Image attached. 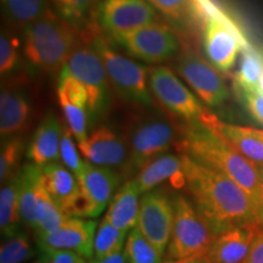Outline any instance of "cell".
Masks as SVG:
<instances>
[{
  "label": "cell",
  "instance_id": "cell-1",
  "mask_svg": "<svg viewBox=\"0 0 263 263\" xmlns=\"http://www.w3.org/2000/svg\"><path fill=\"white\" fill-rule=\"evenodd\" d=\"M182 155L183 188L216 234L235 226L262 223L255 202L238 183L221 171Z\"/></svg>",
  "mask_w": 263,
  "mask_h": 263
},
{
  "label": "cell",
  "instance_id": "cell-2",
  "mask_svg": "<svg viewBox=\"0 0 263 263\" xmlns=\"http://www.w3.org/2000/svg\"><path fill=\"white\" fill-rule=\"evenodd\" d=\"M177 147L197 162L227 174L249 194L263 223L259 167L242 156L201 121H184L178 130Z\"/></svg>",
  "mask_w": 263,
  "mask_h": 263
},
{
  "label": "cell",
  "instance_id": "cell-3",
  "mask_svg": "<svg viewBox=\"0 0 263 263\" xmlns=\"http://www.w3.org/2000/svg\"><path fill=\"white\" fill-rule=\"evenodd\" d=\"M81 34L78 29L50 9L24 28L22 58L31 73H52L61 70Z\"/></svg>",
  "mask_w": 263,
  "mask_h": 263
},
{
  "label": "cell",
  "instance_id": "cell-4",
  "mask_svg": "<svg viewBox=\"0 0 263 263\" xmlns=\"http://www.w3.org/2000/svg\"><path fill=\"white\" fill-rule=\"evenodd\" d=\"M178 132L167 116L160 111L141 114L133 117L126 128L128 162L122 177H136L147 163L168 153L177 143Z\"/></svg>",
  "mask_w": 263,
  "mask_h": 263
},
{
  "label": "cell",
  "instance_id": "cell-5",
  "mask_svg": "<svg viewBox=\"0 0 263 263\" xmlns=\"http://www.w3.org/2000/svg\"><path fill=\"white\" fill-rule=\"evenodd\" d=\"M87 35L100 55L108 81L118 95L140 106H153L154 100L149 91V71L145 66L120 54L112 48L110 39L100 33L89 29Z\"/></svg>",
  "mask_w": 263,
  "mask_h": 263
},
{
  "label": "cell",
  "instance_id": "cell-6",
  "mask_svg": "<svg viewBox=\"0 0 263 263\" xmlns=\"http://www.w3.org/2000/svg\"><path fill=\"white\" fill-rule=\"evenodd\" d=\"M174 218L166 259H180L206 255L216 239V232L186 196L173 197Z\"/></svg>",
  "mask_w": 263,
  "mask_h": 263
},
{
  "label": "cell",
  "instance_id": "cell-7",
  "mask_svg": "<svg viewBox=\"0 0 263 263\" xmlns=\"http://www.w3.org/2000/svg\"><path fill=\"white\" fill-rule=\"evenodd\" d=\"M122 174L110 167L95 166L85 160L84 170L78 178L80 194L71 203L67 217L95 218L110 205L120 185Z\"/></svg>",
  "mask_w": 263,
  "mask_h": 263
},
{
  "label": "cell",
  "instance_id": "cell-8",
  "mask_svg": "<svg viewBox=\"0 0 263 263\" xmlns=\"http://www.w3.org/2000/svg\"><path fill=\"white\" fill-rule=\"evenodd\" d=\"M62 68L70 72L85 87L89 95L90 115L103 110L107 101L110 81L104 62L91 45L87 33L81 34Z\"/></svg>",
  "mask_w": 263,
  "mask_h": 263
},
{
  "label": "cell",
  "instance_id": "cell-9",
  "mask_svg": "<svg viewBox=\"0 0 263 263\" xmlns=\"http://www.w3.org/2000/svg\"><path fill=\"white\" fill-rule=\"evenodd\" d=\"M111 39L132 57L150 64L168 60L179 50V41L176 33L159 22Z\"/></svg>",
  "mask_w": 263,
  "mask_h": 263
},
{
  "label": "cell",
  "instance_id": "cell-10",
  "mask_svg": "<svg viewBox=\"0 0 263 263\" xmlns=\"http://www.w3.org/2000/svg\"><path fill=\"white\" fill-rule=\"evenodd\" d=\"M149 87L160 104L184 121H200L206 108L183 82L164 66L149 70Z\"/></svg>",
  "mask_w": 263,
  "mask_h": 263
},
{
  "label": "cell",
  "instance_id": "cell-11",
  "mask_svg": "<svg viewBox=\"0 0 263 263\" xmlns=\"http://www.w3.org/2000/svg\"><path fill=\"white\" fill-rule=\"evenodd\" d=\"M176 70L207 106H221L228 100V88L218 70L196 52H184Z\"/></svg>",
  "mask_w": 263,
  "mask_h": 263
},
{
  "label": "cell",
  "instance_id": "cell-12",
  "mask_svg": "<svg viewBox=\"0 0 263 263\" xmlns=\"http://www.w3.org/2000/svg\"><path fill=\"white\" fill-rule=\"evenodd\" d=\"M173 218V199L163 189L143 194L136 227L163 254L172 234Z\"/></svg>",
  "mask_w": 263,
  "mask_h": 263
},
{
  "label": "cell",
  "instance_id": "cell-13",
  "mask_svg": "<svg viewBox=\"0 0 263 263\" xmlns=\"http://www.w3.org/2000/svg\"><path fill=\"white\" fill-rule=\"evenodd\" d=\"M98 22L110 38L156 22V12L147 0H100Z\"/></svg>",
  "mask_w": 263,
  "mask_h": 263
},
{
  "label": "cell",
  "instance_id": "cell-14",
  "mask_svg": "<svg viewBox=\"0 0 263 263\" xmlns=\"http://www.w3.org/2000/svg\"><path fill=\"white\" fill-rule=\"evenodd\" d=\"M97 228V222L93 219L67 217L55 232L37 238L38 246L45 255L55 251H72L87 259L93 258Z\"/></svg>",
  "mask_w": 263,
  "mask_h": 263
},
{
  "label": "cell",
  "instance_id": "cell-15",
  "mask_svg": "<svg viewBox=\"0 0 263 263\" xmlns=\"http://www.w3.org/2000/svg\"><path fill=\"white\" fill-rule=\"evenodd\" d=\"M78 149L88 162L95 166L118 168L128 162V146L124 137L107 126H99L88 134L87 139L78 143Z\"/></svg>",
  "mask_w": 263,
  "mask_h": 263
},
{
  "label": "cell",
  "instance_id": "cell-16",
  "mask_svg": "<svg viewBox=\"0 0 263 263\" xmlns=\"http://www.w3.org/2000/svg\"><path fill=\"white\" fill-rule=\"evenodd\" d=\"M32 101L24 81H8L0 93V134L2 138L17 137L28 126Z\"/></svg>",
  "mask_w": 263,
  "mask_h": 263
},
{
  "label": "cell",
  "instance_id": "cell-17",
  "mask_svg": "<svg viewBox=\"0 0 263 263\" xmlns=\"http://www.w3.org/2000/svg\"><path fill=\"white\" fill-rule=\"evenodd\" d=\"M263 223H246L217 234L206 257L211 263H246Z\"/></svg>",
  "mask_w": 263,
  "mask_h": 263
},
{
  "label": "cell",
  "instance_id": "cell-18",
  "mask_svg": "<svg viewBox=\"0 0 263 263\" xmlns=\"http://www.w3.org/2000/svg\"><path fill=\"white\" fill-rule=\"evenodd\" d=\"M200 121L242 156L254 162L256 166L263 167V129L223 122L207 110Z\"/></svg>",
  "mask_w": 263,
  "mask_h": 263
},
{
  "label": "cell",
  "instance_id": "cell-19",
  "mask_svg": "<svg viewBox=\"0 0 263 263\" xmlns=\"http://www.w3.org/2000/svg\"><path fill=\"white\" fill-rule=\"evenodd\" d=\"M203 47L211 64L222 72H228L234 66L239 50H242L239 35L217 20L206 22Z\"/></svg>",
  "mask_w": 263,
  "mask_h": 263
},
{
  "label": "cell",
  "instance_id": "cell-20",
  "mask_svg": "<svg viewBox=\"0 0 263 263\" xmlns=\"http://www.w3.org/2000/svg\"><path fill=\"white\" fill-rule=\"evenodd\" d=\"M62 130L64 127L52 112H49L43 118L28 145L27 159L29 162L37 166L58 162L60 159Z\"/></svg>",
  "mask_w": 263,
  "mask_h": 263
},
{
  "label": "cell",
  "instance_id": "cell-21",
  "mask_svg": "<svg viewBox=\"0 0 263 263\" xmlns=\"http://www.w3.org/2000/svg\"><path fill=\"white\" fill-rule=\"evenodd\" d=\"M39 184L67 216L71 203L80 194V184L73 173L59 162L41 166Z\"/></svg>",
  "mask_w": 263,
  "mask_h": 263
},
{
  "label": "cell",
  "instance_id": "cell-22",
  "mask_svg": "<svg viewBox=\"0 0 263 263\" xmlns=\"http://www.w3.org/2000/svg\"><path fill=\"white\" fill-rule=\"evenodd\" d=\"M133 179L141 194L155 189L166 180H171L176 186H184L185 179L183 173V155L163 154L147 163Z\"/></svg>",
  "mask_w": 263,
  "mask_h": 263
},
{
  "label": "cell",
  "instance_id": "cell-23",
  "mask_svg": "<svg viewBox=\"0 0 263 263\" xmlns=\"http://www.w3.org/2000/svg\"><path fill=\"white\" fill-rule=\"evenodd\" d=\"M140 195L141 193L134 179H128L114 195L105 218L117 228L130 232L138 222Z\"/></svg>",
  "mask_w": 263,
  "mask_h": 263
},
{
  "label": "cell",
  "instance_id": "cell-24",
  "mask_svg": "<svg viewBox=\"0 0 263 263\" xmlns=\"http://www.w3.org/2000/svg\"><path fill=\"white\" fill-rule=\"evenodd\" d=\"M41 166L29 162L26 163L20 172V209L22 223L34 233L37 224L38 190Z\"/></svg>",
  "mask_w": 263,
  "mask_h": 263
},
{
  "label": "cell",
  "instance_id": "cell-25",
  "mask_svg": "<svg viewBox=\"0 0 263 263\" xmlns=\"http://www.w3.org/2000/svg\"><path fill=\"white\" fill-rule=\"evenodd\" d=\"M20 209V177L3 184L0 192V229L6 239L20 233L21 227Z\"/></svg>",
  "mask_w": 263,
  "mask_h": 263
},
{
  "label": "cell",
  "instance_id": "cell-26",
  "mask_svg": "<svg viewBox=\"0 0 263 263\" xmlns=\"http://www.w3.org/2000/svg\"><path fill=\"white\" fill-rule=\"evenodd\" d=\"M2 8L8 24L22 29L51 9L49 0H2Z\"/></svg>",
  "mask_w": 263,
  "mask_h": 263
},
{
  "label": "cell",
  "instance_id": "cell-27",
  "mask_svg": "<svg viewBox=\"0 0 263 263\" xmlns=\"http://www.w3.org/2000/svg\"><path fill=\"white\" fill-rule=\"evenodd\" d=\"M263 73V51L250 47L242 50L239 70L234 76L235 90H259Z\"/></svg>",
  "mask_w": 263,
  "mask_h": 263
},
{
  "label": "cell",
  "instance_id": "cell-28",
  "mask_svg": "<svg viewBox=\"0 0 263 263\" xmlns=\"http://www.w3.org/2000/svg\"><path fill=\"white\" fill-rule=\"evenodd\" d=\"M127 233L111 224L104 217L95 233L93 259H103L122 251L128 236Z\"/></svg>",
  "mask_w": 263,
  "mask_h": 263
},
{
  "label": "cell",
  "instance_id": "cell-29",
  "mask_svg": "<svg viewBox=\"0 0 263 263\" xmlns=\"http://www.w3.org/2000/svg\"><path fill=\"white\" fill-rule=\"evenodd\" d=\"M67 216L55 203L54 200L43 190L39 184L38 207H37V224H35V238L48 235L55 232L66 221Z\"/></svg>",
  "mask_w": 263,
  "mask_h": 263
},
{
  "label": "cell",
  "instance_id": "cell-30",
  "mask_svg": "<svg viewBox=\"0 0 263 263\" xmlns=\"http://www.w3.org/2000/svg\"><path fill=\"white\" fill-rule=\"evenodd\" d=\"M123 254L128 263H161L163 252L151 244L149 239L134 227L128 233Z\"/></svg>",
  "mask_w": 263,
  "mask_h": 263
},
{
  "label": "cell",
  "instance_id": "cell-31",
  "mask_svg": "<svg viewBox=\"0 0 263 263\" xmlns=\"http://www.w3.org/2000/svg\"><path fill=\"white\" fill-rule=\"evenodd\" d=\"M55 12L77 29L84 27L93 14L95 0H49Z\"/></svg>",
  "mask_w": 263,
  "mask_h": 263
},
{
  "label": "cell",
  "instance_id": "cell-32",
  "mask_svg": "<svg viewBox=\"0 0 263 263\" xmlns=\"http://www.w3.org/2000/svg\"><path fill=\"white\" fill-rule=\"evenodd\" d=\"M22 153H24V143H22L21 138H6L5 143H3L2 145V153H0V182H2V185L16 178L21 172L20 162H21Z\"/></svg>",
  "mask_w": 263,
  "mask_h": 263
},
{
  "label": "cell",
  "instance_id": "cell-33",
  "mask_svg": "<svg viewBox=\"0 0 263 263\" xmlns=\"http://www.w3.org/2000/svg\"><path fill=\"white\" fill-rule=\"evenodd\" d=\"M22 55V41L11 29H3L0 35V73L4 78L17 70Z\"/></svg>",
  "mask_w": 263,
  "mask_h": 263
},
{
  "label": "cell",
  "instance_id": "cell-34",
  "mask_svg": "<svg viewBox=\"0 0 263 263\" xmlns=\"http://www.w3.org/2000/svg\"><path fill=\"white\" fill-rule=\"evenodd\" d=\"M37 255L31 240L24 233L6 239L0 249V263H24Z\"/></svg>",
  "mask_w": 263,
  "mask_h": 263
},
{
  "label": "cell",
  "instance_id": "cell-35",
  "mask_svg": "<svg viewBox=\"0 0 263 263\" xmlns=\"http://www.w3.org/2000/svg\"><path fill=\"white\" fill-rule=\"evenodd\" d=\"M78 146L73 141V134L68 127H64L60 143V159L62 163L74 174L76 178H80L83 173L85 160H82L78 153Z\"/></svg>",
  "mask_w": 263,
  "mask_h": 263
},
{
  "label": "cell",
  "instance_id": "cell-36",
  "mask_svg": "<svg viewBox=\"0 0 263 263\" xmlns=\"http://www.w3.org/2000/svg\"><path fill=\"white\" fill-rule=\"evenodd\" d=\"M154 9L174 21L197 17L194 0H147Z\"/></svg>",
  "mask_w": 263,
  "mask_h": 263
},
{
  "label": "cell",
  "instance_id": "cell-37",
  "mask_svg": "<svg viewBox=\"0 0 263 263\" xmlns=\"http://www.w3.org/2000/svg\"><path fill=\"white\" fill-rule=\"evenodd\" d=\"M244 106L258 123L263 124V93L261 90H235Z\"/></svg>",
  "mask_w": 263,
  "mask_h": 263
},
{
  "label": "cell",
  "instance_id": "cell-38",
  "mask_svg": "<svg viewBox=\"0 0 263 263\" xmlns=\"http://www.w3.org/2000/svg\"><path fill=\"white\" fill-rule=\"evenodd\" d=\"M47 261L42 263H87V258L72 251H55L47 255Z\"/></svg>",
  "mask_w": 263,
  "mask_h": 263
},
{
  "label": "cell",
  "instance_id": "cell-39",
  "mask_svg": "<svg viewBox=\"0 0 263 263\" xmlns=\"http://www.w3.org/2000/svg\"><path fill=\"white\" fill-rule=\"evenodd\" d=\"M246 263H263V224L254 240V244H252Z\"/></svg>",
  "mask_w": 263,
  "mask_h": 263
},
{
  "label": "cell",
  "instance_id": "cell-40",
  "mask_svg": "<svg viewBox=\"0 0 263 263\" xmlns=\"http://www.w3.org/2000/svg\"><path fill=\"white\" fill-rule=\"evenodd\" d=\"M161 263H211L209 261V258L206 257V255L201 256H193V257H186V258H180V259H166V261Z\"/></svg>",
  "mask_w": 263,
  "mask_h": 263
},
{
  "label": "cell",
  "instance_id": "cell-41",
  "mask_svg": "<svg viewBox=\"0 0 263 263\" xmlns=\"http://www.w3.org/2000/svg\"><path fill=\"white\" fill-rule=\"evenodd\" d=\"M90 263H128L126 256L122 251L118 252V254H115L110 257L103 258V259H93Z\"/></svg>",
  "mask_w": 263,
  "mask_h": 263
},
{
  "label": "cell",
  "instance_id": "cell-42",
  "mask_svg": "<svg viewBox=\"0 0 263 263\" xmlns=\"http://www.w3.org/2000/svg\"><path fill=\"white\" fill-rule=\"evenodd\" d=\"M259 173H261V190H262V201H263V167H259Z\"/></svg>",
  "mask_w": 263,
  "mask_h": 263
},
{
  "label": "cell",
  "instance_id": "cell-43",
  "mask_svg": "<svg viewBox=\"0 0 263 263\" xmlns=\"http://www.w3.org/2000/svg\"><path fill=\"white\" fill-rule=\"evenodd\" d=\"M259 90L263 93V73H262V77H261V81H259Z\"/></svg>",
  "mask_w": 263,
  "mask_h": 263
},
{
  "label": "cell",
  "instance_id": "cell-44",
  "mask_svg": "<svg viewBox=\"0 0 263 263\" xmlns=\"http://www.w3.org/2000/svg\"><path fill=\"white\" fill-rule=\"evenodd\" d=\"M34 263H42V262H34Z\"/></svg>",
  "mask_w": 263,
  "mask_h": 263
}]
</instances>
